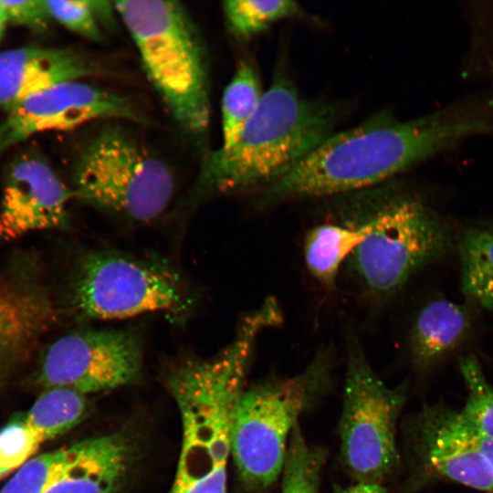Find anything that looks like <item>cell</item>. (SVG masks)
Wrapping results in <instances>:
<instances>
[{"mask_svg": "<svg viewBox=\"0 0 493 493\" xmlns=\"http://www.w3.org/2000/svg\"><path fill=\"white\" fill-rule=\"evenodd\" d=\"M75 193L43 160L24 156L9 168L0 205V237L18 238L34 231L63 228Z\"/></svg>", "mask_w": 493, "mask_h": 493, "instance_id": "obj_13", "label": "cell"}, {"mask_svg": "<svg viewBox=\"0 0 493 493\" xmlns=\"http://www.w3.org/2000/svg\"><path fill=\"white\" fill-rule=\"evenodd\" d=\"M264 323L247 316L233 341L209 359H190L166 378L182 424L177 469L168 493H227V464L236 404Z\"/></svg>", "mask_w": 493, "mask_h": 493, "instance_id": "obj_2", "label": "cell"}, {"mask_svg": "<svg viewBox=\"0 0 493 493\" xmlns=\"http://www.w3.org/2000/svg\"><path fill=\"white\" fill-rule=\"evenodd\" d=\"M72 176L77 197L140 222L159 216L174 192L169 167L115 127L102 129L85 144Z\"/></svg>", "mask_w": 493, "mask_h": 493, "instance_id": "obj_7", "label": "cell"}, {"mask_svg": "<svg viewBox=\"0 0 493 493\" xmlns=\"http://www.w3.org/2000/svg\"><path fill=\"white\" fill-rule=\"evenodd\" d=\"M51 19L56 20L68 30L90 40L101 37L100 19L107 15L109 3L99 1L55 0L45 1Z\"/></svg>", "mask_w": 493, "mask_h": 493, "instance_id": "obj_26", "label": "cell"}, {"mask_svg": "<svg viewBox=\"0 0 493 493\" xmlns=\"http://www.w3.org/2000/svg\"><path fill=\"white\" fill-rule=\"evenodd\" d=\"M349 220L367 234L350 257L364 288L376 297L396 292L418 270L443 257L451 243L443 219L413 190L379 185L348 194Z\"/></svg>", "mask_w": 493, "mask_h": 493, "instance_id": "obj_4", "label": "cell"}, {"mask_svg": "<svg viewBox=\"0 0 493 493\" xmlns=\"http://www.w3.org/2000/svg\"><path fill=\"white\" fill-rule=\"evenodd\" d=\"M142 368L140 336L130 330H84L66 334L43 352L36 383L83 395L136 381Z\"/></svg>", "mask_w": 493, "mask_h": 493, "instance_id": "obj_10", "label": "cell"}, {"mask_svg": "<svg viewBox=\"0 0 493 493\" xmlns=\"http://www.w3.org/2000/svg\"><path fill=\"white\" fill-rule=\"evenodd\" d=\"M405 398L406 385L388 386L352 340L348 347L339 438L341 462L354 482L383 484L398 467L396 426Z\"/></svg>", "mask_w": 493, "mask_h": 493, "instance_id": "obj_8", "label": "cell"}, {"mask_svg": "<svg viewBox=\"0 0 493 493\" xmlns=\"http://www.w3.org/2000/svg\"><path fill=\"white\" fill-rule=\"evenodd\" d=\"M459 370L467 390V401L458 419L474 432L493 439V387L473 355L459 360Z\"/></svg>", "mask_w": 493, "mask_h": 493, "instance_id": "obj_24", "label": "cell"}, {"mask_svg": "<svg viewBox=\"0 0 493 493\" xmlns=\"http://www.w3.org/2000/svg\"><path fill=\"white\" fill-rule=\"evenodd\" d=\"M56 315L38 263L19 257L0 276V386L33 353Z\"/></svg>", "mask_w": 493, "mask_h": 493, "instance_id": "obj_12", "label": "cell"}, {"mask_svg": "<svg viewBox=\"0 0 493 493\" xmlns=\"http://www.w3.org/2000/svg\"><path fill=\"white\" fill-rule=\"evenodd\" d=\"M487 493H493V489H492V490H490V491H488Z\"/></svg>", "mask_w": 493, "mask_h": 493, "instance_id": "obj_32", "label": "cell"}, {"mask_svg": "<svg viewBox=\"0 0 493 493\" xmlns=\"http://www.w3.org/2000/svg\"><path fill=\"white\" fill-rule=\"evenodd\" d=\"M8 22L5 9L0 0V41L5 32L6 23Z\"/></svg>", "mask_w": 493, "mask_h": 493, "instance_id": "obj_31", "label": "cell"}, {"mask_svg": "<svg viewBox=\"0 0 493 493\" xmlns=\"http://www.w3.org/2000/svg\"><path fill=\"white\" fill-rule=\"evenodd\" d=\"M90 71L69 49L26 47L0 52V107L8 112L29 96Z\"/></svg>", "mask_w": 493, "mask_h": 493, "instance_id": "obj_16", "label": "cell"}, {"mask_svg": "<svg viewBox=\"0 0 493 493\" xmlns=\"http://www.w3.org/2000/svg\"><path fill=\"white\" fill-rule=\"evenodd\" d=\"M460 257L464 293L493 312V227L465 234Z\"/></svg>", "mask_w": 493, "mask_h": 493, "instance_id": "obj_20", "label": "cell"}, {"mask_svg": "<svg viewBox=\"0 0 493 493\" xmlns=\"http://www.w3.org/2000/svg\"><path fill=\"white\" fill-rule=\"evenodd\" d=\"M339 109L300 95L283 77L273 81L237 141L206 162L202 184L219 193L264 190L334 132Z\"/></svg>", "mask_w": 493, "mask_h": 493, "instance_id": "obj_3", "label": "cell"}, {"mask_svg": "<svg viewBox=\"0 0 493 493\" xmlns=\"http://www.w3.org/2000/svg\"><path fill=\"white\" fill-rule=\"evenodd\" d=\"M493 135V92L457 99L408 120L387 111L333 132L298 165L265 188V205L342 196L396 175L467 140Z\"/></svg>", "mask_w": 493, "mask_h": 493, "instance_id": "obj_1", "label": "cell"}, {"mask_svg": "<svg viewBox=\"0 0 493 493\" xmlns=\"http://www.w3.org/2000/svg\"><path fill=\"white\" fill-rule=\"evenodd\" d=\"M132 38L143 69L177 122L205 131L210 119L206 59L186 10L175 1L113 3Z\"/></svg>", "mask_w": 493, "mask_h": 493, "instance_id": "obj_5", "label": "cell"}, {"mask_svg": "<svg viewBox=\"0 0 493 493\" xmlns=\"http://www.w3.org/2000/svg\"><path fill=\"white\" fill-rule=\"evenodd\" d=\"M100 119H139L125 97L80 79L51 86L19 102L0 125V152L43 131H67Z\"/></svg>", "mask_w": 493, "mask_h": 493, "instance_id": "obj_11", "label": "cell"}, {"mask_svg": "<svg viewBox=\"0 0 493 493\" xmlns=\"http://www.w3.org/2000/svg\"><path fill=\"white\" fill-rule=\"evenodd\" d=\"M87 409L85 395L67 387H51L45 389L24 414L26 423L46 442L79 425Z\"/></svg>", "mask_w": 493, "mask_h": 493, "instance_id": "obj_19", "label": "cell"}, {"mask_svg": "<svg viewBox=\"0 0 493 493\" xmlns=\"http://www.w3.org/2000/svg\"><path fill=\"white\" fill-rule=\"evenodd\" d=\"M131 457V445L121 434L79 441L66 447L61 468L44 493H114Z\"/></svg>", "mask_w": 493, "mask_h": 493, "instance_id": "obj_15", "label": "cell"}, {"mask_svg": "<svg viewBox=\"0 0 493 493\" xmlns=\"http://www.w3.org/2000/svg\"><path fill=\"white\" fill-rule=\"evenodd\" d=\"M468 329L465 309L447 299L425 305L414 323L410 346L413 360L421 366L430 365L453 351Z\"/></svg>", "mask_w": 493, "mask_h": 493, "instance_id": "obj_17", "label": "cell"}, {"mask_svg": "<svg viewBox=\"0 0 493 493\" xmlns=\"http://www.w3.org/2000/svg\"><path fill=\"white\" fill-rule=\"evenodd\" d=\"M66 447L33 456L3 486L0 493H44L59 472Z\"/></svg>", "mask_w": 493, "mask_h": 493, "instance_id": "obj_27", "label": "cell"}, {"mask_svg": "<svg viewBox=\"0 0 493 493\" xmlns=\"http://www.w3.org/2000/svg\"><path fill=\"white\" fill-rule=\"evenodd\" d=\"M299 5L290 0H231L223 3V11L230 32L246 39L271 25L298 15Z\"/></svg>", "mask_w": 493, "mask_h": 493, "instance_id": "obj_23", "label": "cell"}, {"mask_svg": "<svg viewBox=\"0 0 493 493\" xmlns=\"http://www.w3.org/2000/svg\"><path fill=\"white\" fill-rule=\"evenodd\" d=\"M8 21L35 30H45L51 19L45 1L1 0Z\"/></svg>", "mask_w": 493, "mask_h": 493, "instance_id": "obj_28", "label": "cell"}, {"mask_svg": "<svg viewBox=\"0 0 493 493\" xmlns=\"http://www.w3.org/2000/svg\"><path fill=\"white\" fill-rule=\"evenodd\" d=\"M456 417L458 423L465 432L466 435L474 446V447L482 455V456L487 461L492 474H493V439L483 436L473 430L467 427L461 421L458 419L457 412Z\"/></svg>", "mask_w": 493, "mask_h": 493, "instance_id": "obj_29", "label": "cell"}, {"mask_svg": "<svg viewBox=\"0 0 493 493\" xmlns=\"http://www.w3.org/2000/svg\"><path fill=\"white\" fill-rule=\"evenodd\" d=\"M43 443L24 414L13 416L0 429V479L31 459Z\"/></svg>", "mask_w": 493, "mask_h": 493, "instance_id": "obj_25", "label": "cell"}, {"mask_svg": "<svg viewBox=\"0 0 493 493\" xmlns=\"http://www.w3.org/2000/svg\"><path fill=\"white\" fill-rule=\"evenodd\" d=\"M326 456L324 448L308 442L298 425L288 442L280 493H320Z\"/></svg>", "mask_w": 493, "mask_h": 493, "instance_id": "obj_22", "label": "cell"}, {"mask_svg": "<svg viewBox=\"0 0 493 493\" xmlns=\"http://www.w3.org/2000/svg\"><path fill=\"white\" fill-rule=\"evenodd\" d=\"M70 304L82 318L116 320L185 305L178 279L167 269L114 251H90L79 260Z\"/></svg>", "mask_w": 493, "mask_h": 493, "instance_id": "obj_9", "label": "cell"}, {"mask_svg": "<svg viewBox=\"0 0 493 493\" xmlns=\"http://www.w3.org/2000/svg\"><path fill=\"white\" fill-rule=\"evenodd\" d=\"M264 92L258 75L247 61L239 63L222 97L221 149L231 147L257 109Z\"/></svg>", "mask_w": 493, "mask_h": 493, "instance_id": "obj_21", "label": "cell"}, {"mask_svg": "<svg viewBox=\"0 0 493 493\" xmlns=\"http://www.w3.org/2000/svg\"><path fill=\"white\" fill-rule=\"evenodd\" d=\"M331 369L330 352L322 350L301 372L243 390L233 413L231 456L245 486L263 489L282 474L291 434L330 387Z\"/></svg>", "mask_w": 493, "mask_h": 493, "instance_id": "obj_6", "label": "cell"}, {"mask_svg": "<svg viewBox=\"0 0 493 493\" xmlns=\"http://www.w3.org/2000/svg\"><path fill=\"white\" fill-rule=\"evenodd\" d=\"M413 431L414 451L425 466L462 485L486 492L493 489V474L461 428L456 412L426 408Z\"/></svg>", "mask_w": 493, "mask_h": 493, "instance_id": "obj_14", "label": "cell"}, {"mask_svg": "<svg viewBox=\"0 0 493 493\" xmlns=\"http://www.w3.org/2000/svg\"><path fill=\"white\" fill-rule=\"evenodd\" d=\"M366 234L363 224L348 219L310 228L303 245L304 260L310 275L324 286L333 285L341 264Z\"/></svg>", "mask_w": 493, "mask_h": 493, "instance_id": "obj_18", "label": "cell"}, {"mask_svg": "<svg viewBox=\"0 0 493 493\" xmlns=\"http://www.w3.org/2000/svg\"><path fill=\"white\" fill-rule=\"evenodd\" d=\"M333 493H388L383 484L354 482L348 487L334 486Z\"/></svg>", "mask_w": 493, "mask_h": 493, "instance_id": "obj_30", "label": "cell"}]
</instances>
